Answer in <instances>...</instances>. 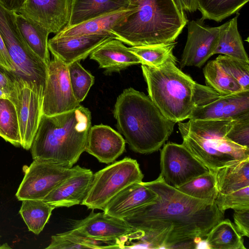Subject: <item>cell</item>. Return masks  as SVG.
Instances as JSON below:
<instances>
[{"label":"cell","instance_id":"7bdbcfd3","mask_svg":"<svg viewBox=\"0 0 249 249\" xmlns=\"http://www.w3.org/2000/svg\"><path fill=\"white\" fill-rule=\"evenodd\" d=\"M184 11L192 13L197 9L196 0H178Z\"/></svg>","mask_w":249,"mask_h":249},{"label":"cell","instance_id":"9c48e42d","mask_svg":"<svg viewBox=\"0 0 249 249\" xmlns=\"http://www.w3.org/2000/svg\"><path fill=\"white\" fill-rule=\"evenodd\" d=\"M14 90L9 99L15 105L21 137V146L29 150L43 115L45 86L11 72Z\"/></svg>","mask_w":249,"mask_h":249},{"label":"cell","instance_id":"83f0119b","mask_svg":"<svg viewBox=\"0 0 249 249\" xmlns=\"http://www.w3.org/2000/svg\"><path fill=\"white\" fill-rule=\"evenodd\" d=\"M55 208L43 200L24 199L19 213L29 230L39 234Z\"/></svg>","mask_w":249,"mask_h":249},{"label":"cell","instance_id":"bcb514c9","mask_svg":"<svg viewBox=\"0 0 249 249\" xmlns=\"http://www.w3.org/2000/svg\"><path fill=\"white\" fill-rule=\"evenodd\" d=\"M130 0V1L131 0Z\"/></svg>","mask_w":249,"mask_h":249},{"label":"cell","instance_id":"f6af8a7d","mask_svg":"<svg viewBox=\"0 0 249 249\" xmlns=\"http://www.w3.org/2000/svg\"><path fill=\"white\" fill-rule=\"evenodd\" d=\"M0 246H1V245H0Z\"/></svg>","mask_w":249,"mask_h":249},{"label":"cell","instance_id":"ee69618b","mask_svg":"<svg viewBox=\"0 0 249 249\" xmlns=\"http://www.w3.org/2000/svg\"><path fill=\"white\" fill-rule=\"evenodd\" d=\"M7 97L5 93L0 89V98Z\"/></svg>","mask_w":249,"mask_h":249},{"label":"cell","instance_id":"e0dca14e","mask_svg":"<svg viewBox=\"0 0 249 249\" xmlns=\"http://www.w3.org/2000/svg\"><path fill=\"white\" fill-rule=\"evenodd\" d=\"M113 38L117 39V37L112 34L54 36L48 40V48L53 57L68 65L85 59L101 45Z\"/></svg>","mask_w":249,"mask_h":249},{"label":"cell","instance_id":"484cf974","mask_svg":"<svg viewBox=\"0 0 249 249\" xmlns=\"http://www.w3.org/2000/svg\"><path fill=\"white\" fill-rule=\"evenodd\" d=\"M239 15L238 13L231 20L219 26L218 41L213 55L221 54L249 62L238 30L237 19Z\"/></svg>","mask_w":249,"mask_h":249},{"label":"cell","instance_id":"e575fe53","mask_svg":"<svg viewBox=\"0 0 249 249\" xmlns=\"http://www.w3.org/2000/svg\"><path fill=\"white\" fill-rule=\"evenodd\" d=\"M71 88L76 99L80 103L87 96L94 83V77L81 65L80 61L68 65Z\"/></svg>","mask_w":249,"mask_h":249},{"label":"cell","instance_id":"836d02e7","mask_svg":"<svg viewBox=\"0 0 249 249\" xmlns=\"http://www.w3.org/2000/svg\"><path fill=\"white\" fill-rule=\"evenodd\" d=\"M176 42L150 45L129 47L131 52L138 56L141 64L158 67L173 55V50Z\"/></svg>","mask_w":249,"mask_h":249},{"label":"cell","instance_id":"f1b7e54d","mask_svg":"<svg viewBox=\"0 0 249 249\" xmlns=\"http://www.w3.org/2000/svg\"><path fill=\"white\" fill-rule=\"evenodd\" d=\"M206 86L222 95L237 93L243 89L216 59L209 61L203 69Z\"/></svg>","mask_w":249,"mask_h":249},{"label":"cell","instance_id":"74e56055","mask_svg":"<svg viewBox=\"0 0 249 249\" xmlns=\"http://www.w3.org/2000/svg\"><path fill=\"white\" fill-rule=\"evenodd\" d=\"M226 137L231 142L249 148V114L234 120Z\"/></svg>","mask_w":249,"mask_h":249},{"label":"cell","instance_id":"cb8c5ba5","mask_svg":"<svg viewBox=\"0 0 249 249\" xmlns=\"http://www.w3.org/2000/svg\"><path fill=\"white\" fill-rule=\"evenodd\" d=\"M15 20L18 31L28 46L48 65L51 60L48 48L49 32L34 21L16 13Z\"/></svg>","mask_w":249,"mask_h":249},{"label":"cell","instance_id":"d6a6232c","mask_svg":"<svg viewBox=\"0 0 249 249\" xmlns=\"http://www.w3.org/2000/svg\"><path fill=\"white\" fill-rule=\"evenodd\" d=\"M176 188L189 196L203 200L214 201L218 194L214 173L210 171Z\"/></svg>","mask_w":249,"mask_h":249},{"label":"cell","instance_id":"4fadbf2b","mask_svg":"<svg viewBox=\"0 0 249 249\" xmlns=\"http://www.w3.org/2000/svg\"><path fill=\"white\" fill-rule=\"evenodd\" d=\"M80 106L71 88L68 65L53 57L48 65L43 114L52 116L61 114L73 110Z\"/></svg>","mask_w":249,"mask_h":249},{"label":"cell","instance_id":"277c9868","mask_svg":"<svg viewBox=\"0 0 249 249\" xmlns=\"http://www.w3.org/2000/svg\"><path fill=\"white\" fill-rule=\"evenodd\" d=\"M134 11L111 32L131 46L174 42L188 22L178 0H131Z\"/></svg>","mask_w":249,"mask_h":249},{"label":"cell","instance_id":"52a82bcc","mask_svg":"<svg viewBox=\"0 0 249 249\" xmlns=\"http://www.w3.org/2000/svg\"><path fill=\"white\" fill-rule=\"evenodd\" d=\"M143 178L139 163L129 157L114 161L93 174L89 189L81 205L92 210H103L117 194Z\"/></svg>","mask_w":249,"mask_h":249},{"label":"cell","instance_id":"ffe728a7","mask_svg":"<svg viewBox=\"0 0 249 249\" xmlns=\"http://www.w3.org/2000/svg\"><path fill=\"white\" fill-rule=\"evenodd\" d=\"M157 197L155 192L142 182L134 183L112 198L103 212L109 216L124 219L140 207L154 201Z\"/></svg>","mask_w":249,"mask_h":249},{"label":"cell","instance_id":"1f68e13d","mask_svg":"<svg viewBox=\"0 0 249 249\" xmlns=\"http://www.w3.org/2000/svg\"><path fill=\"white\" fill-rule=\"evenodd\" d=\"M47 249H113L107 243L83 237L72 230L51 236Z\"/></svg>","mask_w":249,"mask_h":249},{"label":"cell","instance_id":"f546056e","mask_svg":"<svg viewBox=\"0 0 249 249\" xmlns=\"http://www.w3.org/2000/svg\"><path fill=\"white\" fill-rule=\"evenodd\" d=\"M0 137L15 146H21V137L16 107L7 97L0 98Z\"/></svg>","mask_w":249,"mask_h":249},{"label":"cell","instance_id":"9a60e30c","mask_svg":"<svg viewBox=\"0 0 249 249\" xmlns=\"http://www.w3.org/2000/svg\"><path fill=\"white\" fill-rule=\"evenodd\" d=\"M187 41L179 62L180 67H201L213 55L219 38V26L204 25L201 18L188 22Z\"/></svg>","mask_w":249,"mask_h":249},{"label":"cell","instance_id":"ab89813d","mask_svg":"<svg viewBox=\"0 0 249 249\" xmlns=\"http://www.w3.org/2000/svg\"><path fill=\"white\" fill-rule=\"evenodd\" d=\"M0 89L9 98L12 96L14 93V81L11 72L7 71L0 66Z\"/></svg>","mask_w":249,"mask_h":249},{"label":"cell","instance_id":"8992f818","mask_svg":"<svg viewBox=\"0 0 249 249\" xmlns=\"http://www.w3.org/2000/svg\"><path fill=\"white\" fill-rule=\"evenodd\" d=\"M177 61L173 55L158 67L141 66L148 96L165 117L176 123L192 113L196 84L177 67Z\"/></svg>","mask_w":249,"mask_h":249},{"label":"cell","instance_id":"8fae6325","mask_svg":"<svg viewBox=\"0 0 249 249\" xmlns=\"http://www.w3.org/2000/svg\"><path fill=\"white\" fill-rule=\"evenodd\" d=\"M81 167H68L48 161L34 160L24 166V176L16 196L18 200H43L66 179L78 172Z\"/></svg>","mask_w":249,"mask_h":249},{"label":"cell","instance_id":"3957f363","mask_svg":"<svg viewBox=\"0 0 249 249\" xmlns=\"http://www.w3.org/2000/svg\"><path fill=\"white\" fill-rule=\"evenodd\" d=\"M114 116L130 148L141 154L158 151L176 124L165 117L148 96L132 88L124 89L118 97Z\"/></svg>","mask_w":249,"mask_h":249},{"label":"cell","instance_id":"7402d4cb","mask_svg":"<svg viewBox=\"0 0 249 249\" xmlns=\"http://www.w3.org/2000/svg\"><path fill=\"white\" fill-rule=\"evenodd\" d=\"M135 7V4L131 3V6L127 9L106 14L76 25L67 26L55 34L54 36L71 37L94 34L114 35L111 32L112 29L132 13Z\"/></svg>","mask_w":249,"mask_h":249},{"label":"cell","instance_id":"4316f807","mask_svg":"<svg viewBox=\"0 0 249 249\" xmlns=\"http://www.w3.org/2000/svg\"><path fill=\"white\" fill-rule=\"evenodd\" d=\"M205 240L212 249H246L242 236L229 219H223L213 226Z\"/></svg>","mask_w":249,"mask_h":249},{"label":"cell","instance_id":"8d00e7d4","mask_svg":"<svg viewBox=\"0 0 249 249\" xmlns=\"http://www.w3.org/2000/svg\"><path fill=\"white\" fill-rule=\"evenodd\" d=\"M215 203L223 213L229 209H249V186L226 194L218 193Z\"/></svg>","mask_w":249,"mask_h":249},{"label":"cell","instance_id":"30bf717a","mask_svg":"<svg viewBox=\"0 0 249 249\" xmlns=\"http://www.w3.org/2000/svg\"><path fill=\"white\" fill-rule=\"evenodd\" d=\"M194 103L189 119L235 120L249 114V90L222 95L196 83Z\"/></svg>","mask_w":249,"mask_h":249},{"label":"cell","instance_id":"2e32d148","mask_svg":"<svg viewBox=\"0 0 249 249\" xmlns=\"http://www.w3.org/2000/svg\"><path fill=\"white\" fill-rule=\"evenodd\" d=\"M72 0H26L18 14L57 34L68 25Z\"/></svg>","mask_w":249,"mask_h":249},{"label":"cell","instance_id":"7a4b0ae2","mask_svg":"<svg viewBox=\"0 0 249 249\" xmlns=\"http://www.w3.org/2000/svg\"><path fill=\"white\" fill-rule=\"evenodd\" d=\"M91 115L82 106L52 116L42 115L30 148L33 160L72 167L85 151Z\"/></svg>","mask_w":249,"mask_h":249},{"label":"cell","instance_id":"4dcf8cb0","mask_svg":"<svg viewBox=\"0 0 249 249\" xmlns=\"http://www.w3.org/2000/svg\"><path fill=\"white\" fill-rule=\"evenodd\" d=\"M201 19L220 22L237 13L249 0H196Z\"/></svg>","mask_w":249,"mask_h":249},{"label":"cell","instance_id":"7c38bea8","mask_svg":"<svg viewBox=\"0 0 249 249\" xmlns=\"http://www.w3.org/2000/svg\"><path fill=\"white\" fill-rule=\"evenodd\" d=\"M71 230L86 238L111 245L113 249L125 248L127 243L136 239L137 234L125 220L93 211L86 218L76 221Z\"/></svg>","mask_w":249,"mask_h":249},{"label":"cell","instance_id":"6da1fadb","mask_svg":"<svg viewBox=\"0 0 249 249\" xmlns=\"http://www.w3.org/2000/svg\"><path fill=\"white\" fill-rule=\"evenodd\" d=\"M142 183L158 197L124 219L137 231V242L127 249H174L180 243L203 239L224 219L215 200L189 196L168 184L160 175Z\"/></svg>","mask_w":249,"mask_h":249},{"label":"cell","instance_id":"5b68a950","mask_svg":"<svg viewBox=\"0 0 249 249\" xmlns=\"http://www.w3.org/2000/svg\"><path fill=\"white\" fill-rule=\"evenodd\" d=\"M234 120H192L178 122L182 144L209 171L249 158V148L239 145L226 135Z\"/></svg>","mask_w":249,"mask_h":249},{"label":"cell","instance_id":"d4e9b609","mask_svg":"<svg viewBox=\"0 0 249 249\" xmlns=\"http://www.w3.org/2000/svg\"><path fill=\"white\" fill-rule=\"evenodd\" d=\"M218 193L226 194L249 186V158L213 172Z\"/></svg>","mask_w":249,"mask_h":249},{"label":"cell","instance_id":"ba28073f","mask_svg":"<svg viewBox=\"0 0 249 249\" xmlns=\"http://www.w3.org/2000/svg\"><path fill=\"white\" fill-rule=\"evenodd\" d=\"M15 13L6 9L0 3V34L15 65V74L45 86L48 65L24 41L16 25Z\"/></svg>","mask_w":249,"mask_h":249},{"label":"cell","instance_id":"603a6c76","mask_svg":"<svg viewBox=\"0 0 249 249\" xmlns=\"http://www.w3.org/2000/svg\"><path fill=\"white\" fill-rule=\"evenodd\" d=\"M130 6L129 0H72L67 26L76 25L106 14L125 9Z\"/></svg>","mask_w":249,"mask_h":249},{"label":"cell","instance_id":"d590c367","mask_svg":"<svg viewBox=\"0 0 249 249\" xmlns=\"http://www.w3.org/2000/svg\"><path fill=\"white\" fill-rule=\"evenodd\" d=\"M245 90H249V62L225 55L215 59Z\"/></svg>","mask_w":249,"mask_h":249},{"label":"cell","instance_id":"f35d334b","mask_svg":"<svg viewBox=\"0 0 249 249\" xmlns=\"http://www.w3.org/2000/svg\"><path fill=\"white\" fill-rule=\"evenodd\" d=\"M233 219L238 233L242 237H249V209L234 210Z\"/></svg>","mask_w":249,"mask_h":249},{"label":"cell","instance_id":"ac0fdd59","mask_svg":"<svg viewBox=\"0 0 249 249\" xmlns=\"http://www.w3.org/2000/svg\"><path fill=\"white\" fill-rule=\"evenodd\" d=\"M125 141L110 126L103 124L91 126L85 151L100 162L111 163L124 151Z\"/></svg>","mask_w":249,"mask_h":249},{"label":"cell","instance_id":"5bb4252c","mask_svg":"<svg viewBox=\"0 0 249 249\" xmlns=\"http://www.w3.org/2000/svg\"><path fill=\"white\" fill-rule=\"evenodd\" d=\"M160 175L176 188L209 171L182 144L168 142L160 150Z\"/></svg>","mask_w":249,"mask_h":249},{"label":"cell","instance_id":"44dd1931","mask_svg":"<svg viewBox=\"0 0 249 249\" xmlns=\"http://www.w3.org/2000/svg\"><path fill=\"white\" fill-rule=\"evenodd\" d=\"M99 67L105 72H118L129 66L141 64L140 58L130 51L123 42L117 39L109 40L101 45L90 55Z\"/></svg>","mask_w":249,"mask_h":249},{"label":"cell","instance_id":"d6986e66","mask_svg":"<svg viewBox=\"0 0 249 249\" xmlns=\"http://www.w3.org/2000/svg\"><path fill=\"white\" fill-rule=\"evenodd\" d=\"M93 173L81 167L53 189L43 200L54 208L81 204L89 189Z\"/></svg>","mask_w":249,"mask_h":249},{"label":"cell","instance_id":"b9f144b4","mask_svg":"<svg viewBox=\"0 0 249 249\" xmlns=\"http://www.w3.org/2000/svg\"><path fill=\"white\" fill-rule=\"evenodd\" d=\"M26 0H0V3L6 9L18 13Z\"/></svg>","mask_w":249,"mask_h":249},{"label":"cell","instance_id":"60d3db41","mask_svg":"<svg viewBox=\"0 0 249 249\" xmlns=\"http://www.w3.org/2000/svg\"><path fill=\"white\" fill-rule=\"evenodd\" d=\"M0 66L7 71L16 73V68L0 34Z\"/></svg>","mask_w":249,"mask_h":249}]
</instances>
